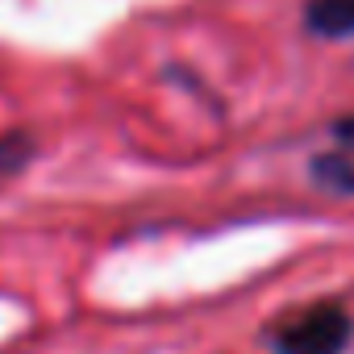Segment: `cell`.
<instances>
[{"instance_id":"obj_3","label":"cell","mask_w":354,"mask_h":354,"mask_svg":"<svg viewBox=\"0 0 354 354\" xmlns=\"http://www.w3.org/2000/svg\"><path fill=\"white\" fill-rule=\"evenodd\" d=\"M313 175L325 184V188H337V192H354V167L342 158V154H325L313 162Z\"/></svg>"},{"instance_id":"obj_1","label":"cell","mask_w":354,"mask_h":354,"mask_svg":"<svg viewBox=\"0 0 354 354\" xmlns=\"http://www.w3.org/2000/svg\"><path fill=\"white\" fill-rule=\"evenodd\" d=\"M350 317L346 308L337 304H317V308H304L300 317H292L283 329L271 333L275 342V354H342L350 346Z\"/></svg>"},{"instance_id":"obj_4","label":"cell","mask_w":354,"mask_h":354,"mask_svg":"<svg viewBox=\"0 0 354 354\" xmlns=\"http://www.w3.org/2000/svg\"><path fill=\"white\" fill-rule=\"evenodd\" d=\"M26 158H30V142L26 138H5L0 142V180L13 175V171H21Z\"/></svg>"},{"instance_id":"obj_2","label":"cell","mask_w":354,"mask_h":354,"mask_svg":"<svg viewBox=\"0 0 354 354\" xmlns=\"http://www.w3.org/2000/svg\"><path fill=\"white\" fill-rule=\"evenodd\" d=\"M304 21L321 38H350L354 34V0H308Z\"/></svg>"}]
</instances>
